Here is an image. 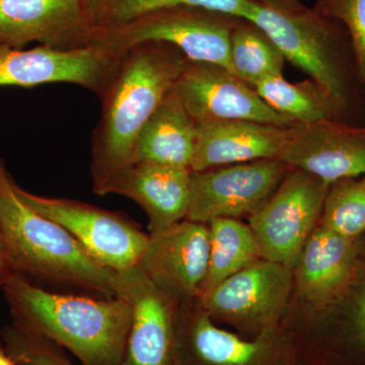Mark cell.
Returning <instances> with one entry per match:
<instances>
[{"instance_id":"cell-3","label":"cell","mask_w":365,"mask_h":365,"mask_svg":"<svg viewBox=\"0 0 365 365\" xmlns=\"http://www.w3.org/2000/svg\"><path fill=\"white\" fill-rule=\"evenodd\" d=\"M279 47L287 62L331 98L340 120L365 125V91L351 37L340 21L304 6L277 11L257 4L248 19Z\"/></svg>"},{"instance_id":"cell-4","label":"cell","mask_w":365,"mask_h":365,"mask_svg":"<svg viewBox=\"0 0 365 365\" xmlns=\"http://www.w3.org/2000/svg\"><path fill=\"white\" fill-rule=\"evenodd\" d=\"M0 234L14 272L105 297H117L119 273L96 261L66 228L26 205L4 168L0 170Z\"/></svg>"},{"instance_id":"cell-14","label":"cell","mask_w":365,"mask_h":365,"mask_svg":"<svg viewBox=\"0 0 365 365\" xmlns=\"http://www.w3.org/2000/svg\"><path fill=\"white\" fill-rule=\"evenodd\" d=\"M148 235L138 265L151 282L178 306L198 299L208 269V225L184 220Z\"/></svg>"},{"instance_id":"cell-18","label":"cell","mask_w":365,"mask_h":365,"mask_svg":"<svg viewBox=\"0 0 365 365\" xmlns=\"http://www.w3.org/2000/svg\"><path fill=\"white\" fill-rule=\"evenodd\" d=\"M292 127L248 120L196 124L191 170L200 172L222 165L280 158L289 140Z\"/></svg>"},{"instance_id":"cell-31","label":"cell","mask_w":365,"mask_h":365,"mask_svg":"<svg viewBox=\"0 0 365 365\" xmlns=\"http://www.w3.org/2000/svg\"><path fill=\"white\" fill-rule=\"evenodd\" d=\"M0 256L6 257V255H4V242H2L1 234H0Z\"/></svg>"},{"instance_id":"cell-28","label":"cell","mask_w":365,"mask_h":365,"mask_svg":"<svg viewBox=\"0 0 365 365\" xmlns=\"http://www.w3.org/2000/svg\"><path fill=\"white\" fill-rule=\"evenodd\" d=\"M253 1L263 6L284 11H297L304 6L302 0H253Z\"/></svg>"},{"instance_id":"cell-19","label":"cell","mask_w":365,"mask_h":365,"mask_svg":"<svg viewBox=\"0 0 365 365\" xmlns=\"http://www.w3.org/2000/svg\"><path fill=\"white\" fill-rule=\"evenodd\" d=\"M354 242L317 225L294 267V285L304 302L325 307L344 292L356 264Z\"/></svg>"},{"instance_id":"cell-2","label":"cell","mask_w":365,"mask_h":365,"mask_svg":"<svg viewBox=\"0 0 365 365\" xmlns=\"http://www.w3.org/2000/svg\"><path fill=\"white\" fill-rule=\"evenodd\" d=\"M2 288L21 328L64 346L83 365H121L132 319L123 297L54 294L14 271Z\"/></svg>"},{"instance_id":"cell-13","label":"cell","mask_w":365,"mask_h":365,"mask_svg":"<svg viewBox=\"0 0 365 365\" xmlns=\"http://www.w3.org/2000/svg\"><path fill=\"white\" fill-rule=\"evenodd\" d=\"M117 297L126 299L132 309L121 365H180L176 302L139 265L119 273Z\"/></svg>"},{"instance_id":"cell-23","label":"cell","mask_w":365,"mask_h":365,"mask_svg":"<svg viewBox=\"0 0 365 365\" xmlns=\"http://www.w3.org/2000/svg\"><path fill=\"white\" fill-rule=\"evenodd\" d=\"M253 88L269 107L294 124L341 121L336 106L312 79L289 83L283 76H269Z\"/></svg>"},{"instance_id":"cell-21","label":"cell","mask_w":365,"mask_h":365,"mask_svg":"<svg viewBox=\"0 0 365 365\" xmlns=\"http://www.w3.org/2000/svg\"><path fill=\"white\" fill-rule=\"evenodd\" d=\"M255 6L253 0H83L86 21L93 34L119 28L144 14L168 7H204L248 19Z\"/></svg>"},{"instance_id":"cell-9","label":"cell","mask_w":365,"mask_h":365,"mask_svg":"<svg viewBox=\"0 0 365 365\" xmlns=\"http://www.w3.org/2000/svg\"><path fill=\"white\" fill-rule=\"evenodd\" d=\"M14 190L33 210L71 232L105 267L120 273L140 263L150 235L123 216L71 199L35 195L16 184Z\"/></svg>"},{"instance_id":"cell-1","label":"cell","mask_w":365,"mask_h":365,"mask_svg":"<svg viewBox=\"0 0 365 365\" xmlns=\"http://www.w3.org/2000/svg\"><path fill=\"white\" fill-rule=\"evenodd\" d=\"M188 59L165 42L140 43L124 53L100 96L102 115L93 133V186L133 163L139 134L176 83Z\"/></svg>"},{"instance_id":"cell-22","label":"cell","mask_w":365,"mask_h":365,"mask_svg":"<svg viewBox=\"0 0 365 365\" xmlns=\"http://www.w3.org/2000/svg\"><path fill=\"white\" fill-rule=\"evenodd\" d=\"M209 260L201 294L262 258L249 225L240 220L220 218L208 225Z\"/></svg>"},{"instance_id":"cell-27","label":"cell","mask_w":365,"mask_h":365,"mask_svg":"<svg viewBox=\"0 0 365 365\" xmlns=\"http://www.w3.org/2000/svg\"><path fill=\"white\" fill-rule=\"evenodd\" d=\"M313 9L347 29L365 91V0H316Z\"/></svg>"},{"instance_id":"cell-26","label":"cell","mask_w":365,"mask_h":365,"mask_svg":"<svg viewBox=\"0 0 365 365\" xmlns=\"http://www.w3.org/2000/svg\"><path fill=\"white\" fill-rule=\"evenodd\" d=\"M6 351L16 364L23 365H71L45 338L29 332L20 326L4 329Z\"/></svg>"},{"instance_id":"cell-7","label":"cell","mask_w":365,"mask_h":365,"mask_svg":"<svg viewBox=\"0 0 365 365\" xmlns=\"http://www.w3.org/2000/svg\"><path fill=\"white\" fill-rule=\"evenodd\" d=\"M329 186L304 170H288L267 202L249 217L262 258L294 269L321 220Z\"/></svg>"},{"instance_id":"cell-17","label":"cell","mask_w":365,"mask_h":365,"mask_svg":"<svg viewBox=\"0 0 365 365\" xmlns=\"http://www.w3.org/2000/svg\"><path fill=\"white\" fill-rule=\"evenodd\" d=\"M93 35L83 0H0V45L74 49L90 46Z\"/></svg>"},{"instance_id":"cell-8","label":"cell","mask_w":365,"mask_h":365,"mask_svg":"<svg viewBox=\"0 0 365 365\" xmlns=\"http://www.w3.org/2000/svg\"><path fill=\"white\" fill-rule=\"evenodd\" d=\"M294 269L260 258L198 297L204 311L255 336L280 326Z\"/></svg>"},{"instance_id":"cell-30","label":"cell","mask_w":365,"mask_h":365,"mask_svg":"<svg viewBox=\"0 0 365 365\" xmlns=\"http://www.w3.org/2000/svg\"><path fill=\"white\" fill-rule=\"evenodd\" d=\"M0 365H16L13 357L0 345Z\"/></svg>"},{"instance_id":"cell-29","label":"cell","mask_w":365,"mask_h":365,"mask_svg":"<svg viewBox=\"0 0 365 365\" xmlns=\"http://www.w3.org/2000/svg\"><path fill=\"white\" fill-rule=\"evenodd\" d=\"M13 272L11 266L7 263L6 257L0 256V287H2L4 283L6 282V278L9 274Z\"/></svg>"},{"instance_id":"cell-15","label":"cell","mask_w":365,"mask_h":365,"mask_svg":"<svg viewBox=\"0 0 365 365\" xmlns=\"http://www.w3.org/2000/svg\"><path fill=\"white\" fill-rule=\"evenodd\" d=\"M280 160L328 185L365 175V125L338 120L294 124Z\"/></svg>"},{"instance_id":"cell-32","label":"cell","mask_w":365,"mask_h":365,"mask_svg":"<svg viewBox=\"0 0 365 365\" xmlns=\"http://www.w3.org/2000/svg\"><path fill=\"white\" fill-rule=\"evenodd\" d=\"M1 169H2V167H1V165H0V170H1Z\"/></svg>"},{"instance_id":"cell-20","label":"cell","mask_w":365,"mask_h":365,"mask_svg":"<svg viewBox=\"0 0 365 365\" xmlns=\"http://www.w3.org/2000/svg\"><path fill=\"white\" fill-rule=\"evenodd\" d=\"M196 136V124L172 88L139 134L134 146L133 162L191 170Z\"/></svg>"},{"instance_id":"cell-11","label":"cell","mask_w":365,"mask_h":365,"mask_svg":"<svg viewBox=\"0 0 365 365\" xmlns=\"http://www.w3.org/2000/svg\"><path fill=\"white\" fill-rule=\"evenodd\" d=\"M120 59L93 45L74 49L40 45L30 50L0 45V86L71 83L100 97L116 72Z\"/></svg>"},{"instance_id":"cell-12","label":"cell","mask_w":365,"mask_h":365,"mask_svg":"<svg viewBox=\"0 0 365 365\" xmlns=\"http://www.w3.org/2000/svg\"><path fill=\"white\" fill-rule=\"evenodd\" d=\"M173 90L195 124L248 120L281 127L294 125L234 72L216 64L188 60Z\"/></svg>"},{"instance_id":"cell-16","label":"cell","mask_w":365,"mask_h":365,"mask_svg":"<svg viewBox=\"0 0 365 365\" xmlns=\"http://www.w3.org/2000/svg\"><path fill=\"white\" fill-rule=\"evenodd\" d=\"M192 170L133 162L93 186L98 195L118 194L135 201L148 215L150 235L186 220L191 200Z\"/></svg>"},{"instance_id":"cell-5","label":"cell","mask_w":365,"mask_h":365,"mask_svg":"<svg viewBox=\"0 0 365 365\" xmlns=\"http://www.w3.org/2000/svg\"><path fill=\"white\" fill-rule=\"evenodd\" d=\"M242 18L198 6L158 9L112 30L93 34L90 45L121 57L140 43L165 42L190 61L216 64L232 71L230 37Z\"/></svg>"},{"instance_id":"cell-10","label":"cell","mask_w":365,"mask_h":365,"mask_svg":"<svg viewBox=\"0 0 365 365\" xmlns=\"http://www.w3.org/2000/svg\"><path fill=\"white\" fill-rule=\"evenodd\" d=\"M289 169L280 158H271L192 170L186 220L209 225L220 218H249L267 202Z\"/></svg>"},{"instance_id":"cell-6","label":"cell","mask_w":365,"mask_h":365,"mask_svg":"<svg viewBox=\"0 0 365 365\" xmlns=\"http://www.w3.org/2000/svg\"><path fill=\"white\" fill-rule=\"evenodd\" d=\"M180 365H300L292 334L281 327L242 339L213 323L198 299L177 311Z\"/></svg>"},{"instance_id":"cell-33","label":"cell","mask_w":365,"mask_h":365,"mask_svg":"<svg viewBox=\"0 0 365 365\" xmlns=\"http://www.w3.org/2000/svg\"><path fill=\"white\" fill-rule=\"evenodd\" d=\"M300 365H302V364H300Z\"/></svg>"},{"instance_id":"cell-25","label":"cell","mask_w":365,"mask_h":365,"mask_svg":"<svg viewBox=\"0 0 365 365\" xmlns=\"http://www.w3.org/2000/svg\"><path fill=\"white\" fill-rule=\"evenodd\" d=\"M319 225L354 241L364 234L365 175L340 180L329 186Z\"/></svg>"},{"instance_id":"cell-24","label":"cell","mask_w":365,"mask_h":365,"mask_svg":"<svg viewBox=\"0 0 365 365\" xmlns=\"http://www.w3.org/2000/svg\"><path fill=\"white\" fill-rule=\"evenodd\" d=\"M287 59L279 47L254 24L242 19L230 37V66L252 88L269 76H283Z\"/></svg>"}]
</instances>
